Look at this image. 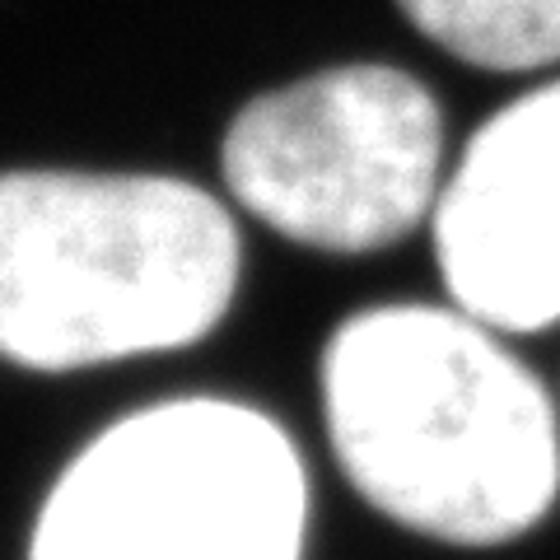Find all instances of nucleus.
Listing matches in <instances>:
<instances>
[{
  "label": "nucleus",
  "instance_id": "nucleus-1",
  "mask_svg": "<svg viewBox=\"0 0 560 560\" xmlns=\"http://www.w3.org/2000/svg\"><path fill=\"white\" fill-rule=\"evenodd\" d=\"M331 453L364 504L453 547H504L560 495L551 393L500 331L440 304H378L323 350Z\"/></svg>",
  "mask_w": 560,
  "mask_h": 560
},
{
  "label": "nucleus",
  "instance_id": "nucleus-2",
  "mask_svg": "<svg viewBox=\"0 0 560 560\" xmlns=\"http://www.w3.org/2000/svg\"><path fill=\"white\" fill-rule=\"evenodd\" d=\"M238 230L160 173H0V360L75 374L206 341L238 290Z\"/></svg>",
  "mask_w": 560,
  "mask_h": 560
},
{
  "label": "nucleus",
  "instance_id": "nucleus-3",
  "mask_svg": "<svg viewBox=\"0 0 560 560\" xmlns=\"http://www.w3.org/2000/svg\"><path fill=\"white\" fill-rule=\"evenodd\" d=\"M308 471L267 411L173 397L121 416L51 481L28 560H304Z\"/></svg>",
  "mask_w": 560,
  "mask_h": 560
},
{
  "label": "nucleus",
  "instance_id": "nucleus-6",
  "mask_svg": "<svg viewBox=\"0 0 560 560\" xmlns=\"http://www.w3.org/2000/svg\"><path fill=\"white\" fill-rule=\"evenodd\" d=\"M434 47L481 70L560 61V0H397Z\"/></svg>",
  "mask_w": 560,
  "mask_h": 560
},
{
  "label": "nucleus",
  "instance_id": "nucleus-4",
  "mask_svg": "<svg viewBox=\"0 0 560 560\" xmlns=\"http://www.w3.org/2000/svg\"><path fill=\"white\" fill-rule=\"evenodd\" d=\"M220 173L280 238L337 257L378 253L434 215L444 117L397 66L318 70L230 121Z\"/></svg>",
  "mask_w": 560,
  "mask_h": 560
},
{
  "label": "nucleus",
  "instance_id": "nucleus-5",
  "mask_svg": "<svg viewBox=\"0 0 560 560\" xmlns=\"http://www.w3.org/2000/svg\"><path fill=\"white\" fill-rule=\"evenodd\" d=\"M430 230L453 308L500 337L560 323V80L467 140Z\"/></svg>",
  "mask_w": 560,
  "mask_h": 560
}]
</instances>
